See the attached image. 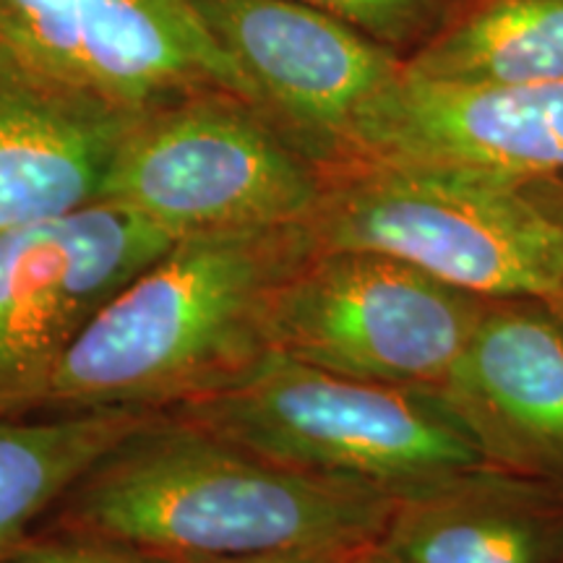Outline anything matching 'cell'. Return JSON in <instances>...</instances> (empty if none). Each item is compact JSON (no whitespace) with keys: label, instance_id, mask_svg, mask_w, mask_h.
Listing matches in <instances>:
<instances>
[{"label":"cell","instance_id":"obj_1","mask_svg":"<svg viewBox=\"0 0 563 563\" xmlns=\"http://www.w3.org/2000/svg\"><path fill=\"white\" fill-rule=\"evenodd\" d=\"M316 253L306 222L175 238L125 282L21 410H170L228 389L269 347L274 295Z\"/></svg>","mask_w":563,"mask_h":563},{"label":"cell","instance_id":"obj_2","mask_svg":"<svg viewBox=\"0 0 563 563\" xmlns=\"http://www.w3.org/2000/svg\"><path fill=\"white\" fill-rule=\"evenodd\" d=\"M399 504L368 485L269 462L159 412L84 470L37 527L167 559H230L368 545Z\"/></svg>","mask_w":563,"mask_h":563},{"label":"cell","instance_id":"obj_3","mask_svg":"<svg viewBox=\"0 0 563 563\" xmlns=\"http://www.w3.org/2000/svg\"><path fill=\"white\" fill-rule=\"evenodd\" d=\"M162 412L269 462L399 501L509 475L441 389L361 382L277 352L228 389Z\"/></svg>","mask_w":563,"mask_h":563},{"label":"cell","instance_id":"obj_4","mask_svg":"<svg viewBox=\"0 0 563 563\" xmlns=\"http://www.w3.org/2000/svg\"><path fill=\"white\" fill-rule=\"evenodd\" d=\"M316 251L397 258L481 298L555 300L563 230L517 183L402 162L329 173L306 220Z\"/></svg>","mask_w":563,"mask_h":563},{"label":"cell","instance_id":"obj_5","mask_svg":"<svg viewBox=\"0 0 563 563\" xmlns=\"http://www.w3.org/2000/svg\"><path fill=\"white\" fill-rule=\"evenodd\" d=\"M327 175L230 89H199L139 112L100 201L170 238L306 222Z\"/></svg>","mask_w":563,"mask_h":563},{"label":"cell","instance_id":"obj_6","mask_svg":"<svg viewBox=\"0 0 563 563\" xmlns=\"http://www.w3.org/2000/svg\"><path fill=\"white\" fill-rule=\"evenodd\" d=\"M488 298L365 251H316L274 295L269 347L361 382L441 389Z\"/></svg>","mask_w":563,"mask_h":563},{"label":"cell","instance_id":"obj_7","mask_svg":"<svg viewBox=\"0 0 563 563\" xmlns=\"http://www.w3.org/2000/svg\"><path fill=\"white\" fill-rule=\"evenodd\" d=\"M173 241L108 201L0 230V418H21L104 302Z\"/></svg>","mask_w":563,"mask_h":563},{"label":"cell","instance_id":"obj_8","mask_svg":"<svg viewBox=\"0 0 563 563\" xmlns=\"http://www.w3.org/2000/svg\"><path fill=\"white\" fill-rule=\"evenodd\" d=\"M194 5L269 121L323 175L347 167L365 112L402 76V55L295 0Z\"/></svg>","mask_w":563,"mask_h":563},{"label":"cell","instance_id":"obj_9","mask_svg":"<svg viewBox=\"0 0 563 563\" xmlns=\"http://www.w3.org/2000/svg\"><path fill=\"white\" fill-rule=\"evenodd\" d=\"M0 40L131 112L199 89H230L253 102L194 0H0Z\"/></svg>","mask_w":563,"mask_h":563},{"label":"cell","instance_id":"obj_10","mask_svg":"<svg viewBox=\"0 0 563 563\" xmlns=\"http://www.w3.org/2000/svg\"><path fill=\"white\" fill-rule=\"evenodd\" d=\"M357 162L443 167L509 183L563 175V81L456 87L402 70L365 112L347 167Z\"/></svg>","mask_w":563,"mask_h":563},{"label":"cell","instance_id":"obj_11","mask_svg":"<svg viewBox=\"0 0 563 563\" xmlns=\"http://www.w3.org/2000/svg\"><path fill=\"white\" fill-rule=\"evenodd\" d=\"M441 394L504 473L563 477V319L543 298H488Z\"/></svg>","mask_w":563,"mask_h":563},{"label":"cell","instance_id":"obj_12","mask_svg":"<svg viewBox=\"0 0 563 563\" xmlns=\"http://www.w3.org/2000/svg\"><path fill=\"white\" fill-rule=\"evenodd\" d=\"M136 115L0 40V230L100 201Z\"/></svg>","mask_w":563,"mask_h":563},{"label":"cell","instance_id":"obj_13","mask_svg":"<svg viewBox=\"0 0 563 563\" xmlns=\"http://www.w3.org/2000/svg\"><path fill=\"white\" fill-rule=\"evenodd\" d=\"M538 485L493 475L407 498L378 545L397 563H563V504Z\"/></svg>","mask_w":563,"mask_h":563},{"label":"cell","instance_id":"obj_14","mask_svg":"<svg viewBox=\"0 0 563 563\" xmlns=\"http://www.w3.org/2000/svg\"><path fill=\"white\" fill-rule=\"evenodd\" d=\"M405 74L456 87L563 81V0H456L405 55Z\"/></svg>","mask_w":563,"mask_h":563},{"label":"cell","instance_id":"obj_15","mask_svg":"<svg viewBox=\"0 0 563 563\" xmlns=\"http://www.w3.org/2000/svg\"><path fill=\"white\" fill-rule=\"evenodd\" d=\"M162 410L0 418V553L42 522L68 485Z\"/></svg>","mask_w":563,"mask_h":563},{"label":"cell","instance_id":"obj_16","mask_svg":"<svg viewBox=\"0 0 563 563\" xmlns=\"http://www.w3.org/2000/svg\"><path fill=\"white\" fill-rule=\"evenodd\" d=\"M355 26L371 40L410 55L435 32L456 0H295Z\"/></svg>","mask_w":563,"mask_h":563},{"label":"cell","instance_id":"obj_17","mask_svg":"<svg viewBox=\"0 0 563 563\" xmlns=\"http://www.w3.org/2000/svg\"><path fill=\"white\" fill-rule=\"evenodd\" d=\"M0 563H175V559L97 534L37 527L5 548Z\"/></svg>","mask_w":563,"mask_h":563},{"label":"cell","instance_id":"obj_18","mask_svg":"<svg viewBox=\"0 0 563 563\" xmlns=\"http://www.w3.org/2000/svg\"><path fill=\"white\" fill-rule=\"evenodd\" d=\"M355 548H300V551L256 553V555H230V559H175V563H352Z\"/></svg>","mask_w":563,"mask_h":563},{"label":"cell","instance_id":"obj_19","mask_svg":"<svg viewBox=\"0 0 563 563\" xmlns=\"http://www.w3.org/2000/svg\"><path fill=\"white\" fill-rule=\"evenodd\" d=\"M517 186L519 191L534 203V207L543 211L548 220H553L563 230V175L525 180V183H517ZM551 306L561 313L563 319V282H561L559 295H555V300H551Z\"/></svg>","mask_w":563,"mask_h":563},{"label":"cell","instance_id":"obj_20","mask_svg":"<svg viewBox=\"0 0 563 563\" xmlns=\"http://www.w3.org/2000/svg\"><path fill=\"white\" fill-rule=\"evenodd\" d=\"M352 563H397V561L389 559V555L382 551L378 540H373V543L363 545L361 551H357V555H355V559H352Z\"/></svg>","mask_w":563,"mask_h":563}]
</instances>
